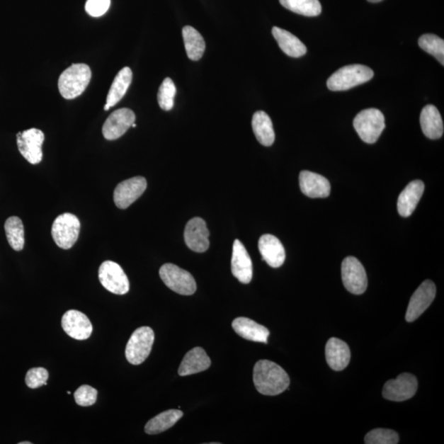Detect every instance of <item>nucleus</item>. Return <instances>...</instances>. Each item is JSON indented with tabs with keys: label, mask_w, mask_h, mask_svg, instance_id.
Wrapping results in <instances>:
<instances>
[{
	"label": "nucleus",
	"mask_w": 444,
	"mask_h": 444,
	"mask_svg": "<svg viewBox=\"0 0 444 444\" xmlns=\"http://www.w3.org/2000/svg\"><path fill=\"white\" fill-rule=\"evenodd\" d=\"M132 127H137V125H136V124H135V123H134V124H132Z\"/></svg>",
	"instance_id": "a19ab883"
},
{
	"label": "nucleus",
	"mask_w": 444,
	"mask_h": 444,
	"mask_svg": "<svg viewBox=\"0 0 444 444\" xmlns=\"http://www.w3.org/2000/svg\"><path fill=\"white\" fill-rule=\"evenodd\" d=\"M100 283L110 292L125 295L130 290V280L118 263L106 261L99 268Z\"/></svg>",
	"instance_id": "1a4fd4ad"
},
{
	"label": "nucleus",
	"mask_w": 444,
	"mask_h": 444,
	"mask_svg": "<svg viewBox=\"0 0 444 444\" xmlns=\"http://www.w3.org/2000/svg\"><path fill=\"white\" fill-rule=\"evenodd\" d=\"M211 366V360L201 347H195L188 351L183 359L178 375L188 376L207 370Z\"/></svg>",
	"instance_id": "5701e85b"
},
{
	"label": "nucleus",
	"mask_w": 444,
	"mask_h": 444,
	"mask_svg": "<svg viewBox=\"0 0 444 444\" xmlns=\"http://www.w3.org/2000/svg\"><path fill=\"white\" fill-rule=\"evenodd\" d=\"M423 191L425 185L421 181H412L404 188L397 200V211L402 217H408L414 212Z\"/></svg>",
	"instance_id": "412c9836"
},
{
	"label": "nucleus",
	"mask_w": 444,
	"mask_h": 444,
	"mask_svg": "<svg viewBox=\"0 0 444 444\" xmlns=\"http://www.w3.org/2000/svg\"><path fill=\"white\" fill-rule=\"evenodd\" d=\"M110 108V107L108 105H107V104L105 105V106H104V110H109Z\"/></svg>",
	"instance_id": "58836bf2"
},
{
	"label": "nucleus",
	"mask_w": 444,
	"mask_h": 444,
	"mask_svg": "<svg viewBox=\"0 0 444 444\" xmlns=\"http://www.w3.org/2000/svg\"><path fill=\"white\" fill-rule=\"evenodd\" d=\"M418 381L411 374H402L395 380L386 382L382 389V396L385 399L392 402H404L411 399L416 394Z\"/></svg>",
	"instance_id": "9b49d317"
},
{
	"label": "nucleus",
	"mask_w": 444,
	"mask_h": 444,
	"mask_svg": "<svg viewBox=\"0 0 444 444\" xmlns=\"http://www.w3.org/2000/svg\"><path fill=\"white\" fill-rule=\"evenodd\" d=\"M232 328L241 338L254 343H268L270 331L252 319L239 317L233 321Z\"/></svg>",
	"instance_id": "4be33fe9"
},
{
	"label": "nucleus",
	"mask_w": 444,
	"mask_h": 444,
	"mask_svg": "<svg viewBox=\"0 0 444 444\" xmlns=\"http://www.w3.org/2000/svg\"><path fill=\"white\" fill-rule=\"evenodd\" d=\"M341 279L344 287L354 295L363 294L368 285L365 269L355 257H347L341 263Z\"/></svg>",
	"instance_id": "6e6552de"
},
{
	"label": "nucleus",
	"mask_w": 444,
	"mask_h": 444,
	"mask_svg": "<svg viewBox=\"0 0 444 444\" xmlns=\"http://www.w3.org/2000/svg\"><path fill=\"white\" fill-rule=\"evenodd\" d=\"M399 442V436L394 431L387 428H375L365 437L366 444H397Z\"/></svg>",
	"instance_id": "72a5a7b5"
},
{
	"label": "nucleus",
	"mask_w": 444,
	"mask_h": 444,
	"mask_svg": "<svg viewBox=\"0 0 444 444\" xmlns=\"http://www.w3.org/2000/svg\"><path fill=\"white\" fill-rule=\"evenodd\" d=\"M98 391L89 385H83L75 392L74 399L79 406H90L95 404Z\"/></svg>",
	"instance_id": "c9c22d12"
},
{
	"label": "nucleus",
	"mask_w": 444,
	"mask_h": 444,
	"mask_svg": "<svg viewBox=\"0 0 444 444\" xmlns=\"http://www.w3.org/2000/svg\"><path fill=\"white\" fill-rule=\"evenodd\" d=\"M176 88L175 84L170 78H166L162 81L159 91H158V103L162 110H171L175 104Z\"/></svg>",
	"instance_id": "473e14b6"
},
{
	"label": "nucleus",
	"mask_w": 444,
	"mask_h": 444,
	"mask_svg": "<svg viewBox=\"0 0 444 444\" xmlns=\"http://www.w3.org/2000/svg\"><path fill=\"white\" fill-rule=\"evenodd\" d=\"M252 127L257 140L265 147H270L275 141V132L271 118L266 112L259 110L254 113Z\"/></svg>",
	"instance_id": "a878e982"
},
{
	"label": "nucleus",
	"mask_w": 444,
	"mask_h": 444,
	"mask_svg": "<svg viewBox=\"0 0 444 444\" xmlns=\"http://www.w3.org/2000/svg\"><path fill=\"white\" fill-rule=\"evenodd\" d=\"M353 125L362 140L366 144H375L385 129V115L380 110L365 109L355 116Z\"/></svg>",
	"instance_id": "20e7f679"
},
{
	"label": "nucleus",
	"mask_w": 444,
	"mask_h": 444,
	"mask_svg": "<svg viewBox=\"0 0 444 444\" xmlns=\"http://www.w3.org/2000/svg\"><path fill=\"white\" fill-rule=\"evenodd\" d=\"M81 224L79 218L74 214H61L55 219L51 234L54 241L63 249L72 248L78 241Z\"/></svg>",
	"instance_id": "423d86ee"
},
{
	"label": "nucleus",
	"mask_w": 444,
	"mask_h": 444,
	"mask_svg": "<svg viewBox=\"0 0 444 444\" xmlns=\"http://www.w3.org/2000/svg\"><path fill=\"white\" fill-rule=\"evenodd\" d=\"M258 249L263 261L270 267L283 266L285 259V249L282 242L273 234H263L258 241Z\"/></svg>",
	"instance_id": "6ab92c4d"
},
{
	"label": "nucleus",
	"mask_w": 444,
	"mask_h": 444,
	"mask_svg": "<svg viewBox=\"0 0 444 444\" xmlns=\"http://www.w3.org/2000/svg\"><path fill=\"white\" fill-rule=\"evenodd\" d=\"M374 76V71L362 64L345 66L330 76L326 86L331 91H341L349 90L367 83Z\"/></svg>",
	"instance_id": "7ed1b4c3"
},
{
	"label": "nucleus",
	"mask_w": 444,
	"mask_h": 444,
	"mask_svg": "<svg viewBox=\"0 0 444 444\" xmlns=\"http://www.w3.org/2000/svg\"><path fill=\"white\" fill-rule=\"evenodd\" d=\"M290 377L282 367L273 361L257 362L254 369V384L260 394L277 396L288 389Z\"/></svg>",
	"instance_id": "f257e3e1"
},
{
	"label": "nucleus",
	"mask_w": 444,
	"mask_h": 444,
	"mask_svg": "<svg viewBox=\"0 0 444 444\" xmlns=\"http://www.w3.org/2000/svg\"><path fill=\"white\" fill-rule=\"evenodd\" d=\"M48 379V371L42 367H38V368H33L28 371L25 381V385L30 389H35L43 385H47Z\"/></svg>",
	"instance_id": "f704fd0d"
},
{
	"label": "nucleus",
	"mask_w": 444,
	"mask_h": 444,
	"mask_svg": "<svg viewBox=\"0 0 444 444\" xmlns=\"http://www.w3.org/2000/svg\"><path fill=\"white\" fill-rule=\"evenodd\" d=\"M280 3L290 11L306 17L319 16L321 12L319 0H280Z\"/></svg>",
	"instance_id": "7c9ffc66"
},
{
	"label": "nucleus",
	"mask_w": 444,
	"mask_h": 444,
	"mask_svg": "<svg viewBox=\"0 0 444 444\" xmlns=\"http://www.w3.org/2000/svg\"><path fill=\"white\" fill-rule=\"evenodd\" d=\"M5 233L9 246L16 251H21L24 248V227L21 219L11 217L7 219L4 224Z\"/></svg>",
	"instance_id": "c756f323"
},
{
	"label": "nucleus",
	"mask_w": 444,
	"mask_h": 444,
	"mask_svg": "<svg viewBox=\"0 0 444 444\" xmlns=\"http://www.w3.org/2000/svg\"><path fill=\"white\" fill-rule=\"evenodd\" d=\"M272 33L280 50L290 57L299 58L307 52L304 44L293 34L284 29L274 27Z\"/></svg>",
	"instance_id": "393cba45"
},
{
	"label": "nucleus",
	"mask_w": 444,
	"mask_h": 444,
	"mask_svg": "<svg viewBox=\"0 0 444 444\" xmlns=\"http://www.w3.org/2000/svg\"><path fill=\"white\" fill-rule=\"evenodd\" d=\"M182 34L188 59L193 61L200 59L206 49V44L202 35L190 25L183 28Z\"/></svg>",
	"instance_id": "c85d7f7f"
},
{
	"label": "nucleus",
	"mask_w": 444,
	"mask_h": 444,
	"mask_svg": "<svg viewBox=\"0 0 444 444\" xmlns=\"http://www.w3.org/2000/svg\"><path fill=\"white\" fill-rule=\"evenodd\" d=\"M207 224L203 219L195 217L191 219L186 224L185 229V241L187 246L193 251L203 253L210 246Z\"/></svg>",
	"instance_id": "dca6fc26"
},
{
	"label": "nucleus",
	"mask_w": 444,
	"mask_h": 444,
	"mask_svg": "<svg viewBox=\"0 0 444 444\" xmlns=\"http://www.w3.org/2000/svg\"><path fill=\"white\" fill-rule=\"evenodd\" d=\"M232 272L239 283L249 284L253 278L252 260L249 257L246 247L239 239L233 244L232 258Z\"/></svg>",
	"instance_id": "f3484780"
},
{
	"label": "nucleus",
	"mask_w": 444,
	"mask_h": 444,
	"mask_svg": "<svg viewBox=\"0 0 444 444\" xmlns=\"http://www.w3.org/2000/svg\"><path fill=\"white\" fill-rule=\"evenodd\" d=\"M436 295L435 283L431 280H425L411 296L406 310V320L411 323L419 318L430 307Z\"/></svg>",
	"instance_id": "f8f14e48"
},
{
	"label": "nucleus",
	"mask_w": 444,
	"mask_h": 444,
	"mask_svg": "<svg viewBox=\"0 0 444 444\" xmlns=\"http://www.w3.org/2000/svg\"><path fill=\"white\" fill-rule=\"evenodd\" d=\"M420 121L423 135L431 140L440 139L443 135V123L440 111L435 106L423 107Z\"/></svg>",
	"instance_id": "b1692460"
},
{
	"label": "nucleus",
	"mask_w": 444,
	"mask_h": 444,
	"mask_svg": "<svg viewBox=\"0 0 444 444\" xmlns=\"http://www.w3.org/2000/svg\"><path fill=\"white\" fill-rule=\"evenodd\" d=\"M183 416V411L180 410H169L162 412L146 423L145 432L150 436L158 435V433L169 430L170 428L175 426Z\"/></svg>",
	"instance_id": "bb28decb"
},
{
	"label": "nucleus",
	"mask_w": 444,
	"mask_h": 444,
	"mask_svg": "<svg viewBox=\"0 0 444 444\" xmlns=\"http://www.w3.org/2000/svg\"><path fill=\"white\" fill-rule=\"evenodd\" d=\"M45 135L38 129H30L17 135L18 150L30 164L37 165L43 158L42 145Z\"/></svg>",
	"instance_id": "9d476101"
},
{
	"label": "nucleus",
	"mask_w": 444,
	"mask_h": 444,
	"mask_svg": "<svg viewBox=\"0 0 444 444\" xmlns=\"http://www.w3.org/2000/svg\"><path fill=\"white\" fill-rule=\"evenodd\" d=\"M67 394H71V392H70V391H68V392H67Z\"/></svg>",
	"instance_id": "79ce46f5"
},
{
	"label": "nucleus",
	"mask_w": 444,
	"mask_h": 444,
	"mask_svg": "<svg viewBox=\"0 0 444 444\" xmlns=\"http://www.w3.org/2000/svg\"><path fill=\"white\" fill-rule=\"evenodd\" d=\"M154 340V331L149 326H142L135 330L126 346L127 360L135 365L144 363L151 353Z\"/></svg>",
	"instance_id": "39448f33"
},
{
	"label": "nucleus",
	"mask_w": 444,
	"mask_h": 444,
	"mask_svg": "<svg viewBox=\"0 0 444 444\" xmlns=\"http://www.w3.org/2000/svg\"><path fill=\"white\" fill-rule=\"evenodd\" d=\"M146 178L136 176L119 183L114 192L115 205L120 209L129 207L139 199L146 190Z\"/></svg>",
	"instance_id": "ddd939ff"
},
{
	"label": "nucleus",
	"mask_w": 444,
	"mask_h": 444,
	"mask_svg": "<svg viewBox=\"0 0 444 444\" xmlns=\"http://www.w3.org/2000/svg\"><path fill=\"white\" fill-rule=\"evenodd\" d=\"M326 363L336 371L343 370L349 365L351 351L348 345L341 339L331 338L325 348Z\"/></svg>",
	"instance_id": "aec40b11"
},
{
	"label": "nucleus",
	"mask_w": 444,
	"mask_h": 444,
	"mask_svg": "<svg viewBox=\"0 0 444 444\" xmlns=\"http://www.w3.org/2000/svg\"><path fill=\"white\" fill-rule=\"evenodd\" d=\"M132 73L129 67L122 69L116 75L107 96L106 104L115 106L124 98L132 83Z\"/></svg>",
	"instance_id": "cd10ccee"
},
{
	"label": "nucleus",
	"mask_w": 444,
	"mask_h": 444,
	"mask_svg": "<svg viewBox=\"0 0 444 444\" xmlns=\"http://www.w3.org/2000/svg\"><path fill=\"white\" fill-rule=\"evenodd\" d=\"M420 47L426 52L436 57L440 63L444 64V40L433 34L421 35L419 39Z\"/></svg>",
	"instance_id": "2f4dec72"
},
{
	"label": "nucleus",
	"mask_w": 444,
	"mask_h": 444,
	"mask_svg": "<svg viewBox=\"0 0 444 444\" xmlns=\"http://www.w3.org/2000/svg\"><path fill=\"white\" fill-rule=\"evenodd\" d=\"M160 277L173 292L183 295L195 294L197 284L193 275L175 264L166 263L160 268Z\"/></svg>",
	"instance_id": "0eeeda50"
},
{
	"label": "nucleus",
	"mask_w": 444,
	"mask_h": 444,
	"mask_svg": "<svg viewBox=\"0 0 444 444\" xmlns=\"http://www.w3.org/2000/svg\"><path fill=\"white\" fill-rule=\"evenodd\" d=\"M62 328L71 338L83 341L93 334V325L86 316L78 310H69L63 315Z\"/></svg>",
	"instance_id": "2eb2a0df"
},
{
	"label": "nucleus",
	"mask_w": 444,
	"mask_h": 444,
	"mask_svg": "<svg viewBox=\"0 0 444 444\" xmlns=\"http://www.w3.org/2000/svg\"><path fill=\"white\" fill-rule=\"evenodd\" d=\"M136 116L130 109H119L113 112L105 122L102 132L107 140H115L123 136L135 123Z\"/></svg>",
	"instance_id": "4468645a"
},
{
	"label": "nucleus",
	"mask_w": 444,
	"mask_h": 444,
	"mask_svg": "<svg viewBox=\"0 0 444 444\" xmlns=\"http://www.w3.org/2000/svg\"><path fill=\"white\" fill-rule=\"evenodd\" d=\"M300 187L304 195L312 198L329 197L331 192L330 183L325 177L308 171L300 172Z\"/></svg>",
	"instance_id": "a211bd4d"
},
{
	"label": "nucleus",
	"mask_w": 444,
	"mask_h": 444,
	"mask_svg": "<svg viewBox=\"0 0 444 444\" xmlns=\"http://www.w3.org/2000/svg\"><path fill=\"white\" fill-rule=\"evenodd\" d=\"M91 71L89 65L74 64L65 69L59 79V90L64 98H78L90 84Z\"/></svg>",
	"instance_id": "f03ea898"
},
{
	"label": "nucleus",
	"mask_w": 444,
	"mask_h": 444,
	"mask_svg": "<svg viewBox=\"0 0 444 444\" xmlns=\"http://www.w3.org/2000/svg\"><path fill=\"white\" fill-rule=\"evenodd\" d=\"M19 444H32V443H30V442H21V443H19Z\"/></svg>",
	"instance_id": "ea45409f"
},
{
	"label": "nucleus",
	"mask_w": 444,
	"mask_h": 444,
	"mask_svg": "<svg viewBox=\"0 0 444 444\" xmlns=\"http://www.w3.org/2000/svg\"><path fill=\"white\" fill-rule=\"evenodd\" d=\"M368 1L370 3H379L382 1V0H368Z\"/></svg>",
	"instance_id": "4c0bfd02"
},
{
	"label": "nucleus",
	"mask_w": 444,
	"mask_h": 444,
	"mask_svg": "<svg viewBox=\"0 0 444 444\" xmlns=\"http://www.w3.org/2000/svg\"><path fill=\"white\" fill-rule=\"evenodd\" d=\"M110 6V0H88L85 9L90 16L98 18L108 11Z\"/></svg>",
	"instance_id": "e433bc0d"
}]
</instances>
